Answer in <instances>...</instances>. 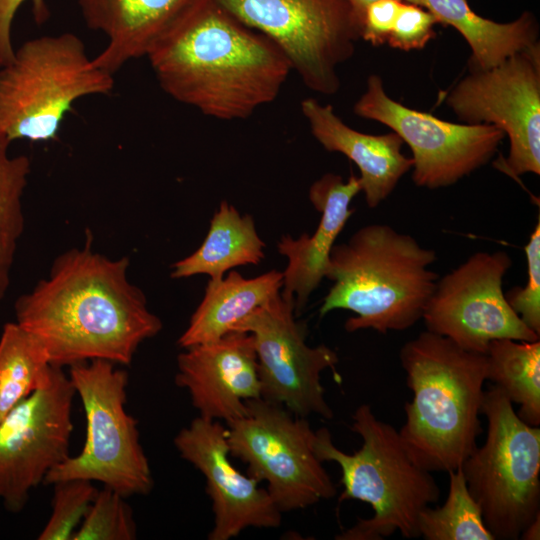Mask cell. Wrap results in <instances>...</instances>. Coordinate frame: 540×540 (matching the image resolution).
I'll list each match as a JSON object with an SVG mask.
<instances>
[{
	"label": "cell",
	"mask_w": 540,
	"mask_h": 540,
	"mask_svg": "<svg viewBox=\"0 0 540 540\" xmlns=\"http://www.w3.org/2000/svg\"><path fill=\"white\" fill-rule=\"evenodd\" d=\"M354 113L395 132L412 152L413 182L428 189L455 184L495 155L505 137L490 124H456L390 98L378 75H370Z\"/></svg>",
	"instance_id": "13"
},
{
	"label": "cell",
	"mask_w": 540,
	"mask_h": 540,
	"mask_svg": "<svg viewBox=\"0 0 540 540\" xmlns=\"http://www.w3.org/2000/svg\"><path fill=\"white\" fill-rule=\"evenodd\" d=\"M271 39L314 92L340 88L337 68L355 52L362 23L348 0H215Z\"/></svg>",
	"instance_id": "10"
},
{
	"label": "cell",
	"mask_w": 540,
	"mask_h": 540,
	"mask_svg": "<svg viewBox=\"0 0 540 540\" xmlns=\"http://www.w3.org/2000/svg\"><path fill=\"white\" fill-rule=\"evenodd\" d=\"M363 25L364 13L369 4L376 0H348Z\"/></svg>",
	"instance_id": "35"
},
{
	"label": "cell",
	"mask_w": 540,
	"mask_h": 540,
	"mask_svg": "<svg viewBox=\"0 0 540 540\" xmlns=\"http://www.w3.org/2000/svg\"><path fill=\"white\" fill-rule=\"evenodd\" d=\"M436 23L429 11L403 1L387 43L404 51L421 49L435 36Z\"/></svg>",
	"instance_id": "31"
},
{
	"label": "cell",
	"mask_w": 540,
	"mask_h": 540,
	"mask_svg": "<svg viewBox=\"0 0 540 540\" xmlns=\"http://www.w3.org/2000/svg\"><path fill=\"white\" fill-rule=\"evenodd\" d=\"M487 380L519 406L517 415L540 425V340L496 339L486 352Z\"/></svg>",
	"instance_id": "24"
},
{
	"label": "cell",
	"mask_w": 540,
	"mask_h": 540,
	"mask_svg": "<svg viewBox=\"0 0 540 540\" xmlns=\"http://www.w3.org/2000/svg\"><path fill=\"white\" fill-rule=\"evenodd\" d=\"M232 331L251 334L257 357L261 398L296 416L331 419L322 372H336L337 353L306 343V327L295 319V302L281 292L236 323Z\"/></svg>",
	"instance_id": "12"
},
{
	"label": "cell",
	"mask_w": 540,
	"mask_h": 540,
	"mask_svg": "<svg viewBox=\"0 0 540 540\" xmlns=\"http://www.w3.org/2000/svg\"><path fill=\"white\" fill-rule=\"evenodd\" d=\"M174 445L205 478L214 514L209 540H229L251 527L281 525L282 512L266 488L231 463L227 427L220 421L196 417L177 433Z\"/></svg>",
	"instance_id": "16"
},
{
	"label": "cell",
	"mask_w": 540,
	"mask_h": 540,
	"mask_svg": "<svg viewBox=\"0 0 540 540\" xmlns=\"http://www.w3.org/2000/svg\"><path fill=\"white\" fill-rule=\"evenodd\" d=\"M399 358L413 394L398 431L405 449L429 472L460 468L483 432L486 355L426 330L402 346Z\"/></svg>",
	"instance_id": "3"
},
{
	"label": "cell",
	"mask_w": 540,
	"mask_h": 540,
	"mask_svg": "<svg viewBox=\"0 0 540 540\" xmlns=\"http://www.w3.org/2000/svg\"><path fill=\"white\" fill-rule=\"evenodd\" d=\"M315 431L306 418L263 398L246 401V413L227 424L230 455L264 481L281 512L333 498L337 490L314 450Z\"/></svg>",
	"instance_id": "9"
},
{
	"label": "cell",
	"mask_w": 540,
	"mask_h": 540,
	"mask_svg": "<svg viewBox=\"0 0 540 540\" xmlns=\"http://www.w3.org/2000/svg\"><path fill=\"white\" fill-rule=\"evenodd\" d=\"M195 0H78L89 29L107 39L93 58L114 75L131 60L146 57L157 40Z\"/></svg>",
	"instance_id": "20"
},
{
	"label": "cell",
	"mask_w": 540,
	"mask_h": 540,
	"mask_svg": "<svg viewBox=\"0 0 540 540\" xmlns=\"http://www.w3.org/2000/svg\"><path fill=\"white\" fill-rule=\"evenodd\" d=\"M449 491L442 506L423 509L419 536L425 540H495L470 494L460 468L449 471Z\"/></svg>",
	"instance_id": "27"
},
{
	"label": "cell",
	"mask_w": 540,
	"mask_h": 540,
	"mask_svg": "<svg viewBox=\"0 0 540 540\" xmlns=\"http://www.w3.org/2000/svg\"><path fill=\"white\" fill-rule=\"evenodd\" d=\"M175 382L187 390L199 416L226 424L242 417L246 401L261 398L251 334L231 331L184 349L177 357Z\"/></svg>",
	"instance_id": "17"
},
{
	"label": "cell",
	"mask_w": 540,
	"mask_h": 540,
	"mask_svg": "<svg viewBox=\"0 0 540 540\" xmlns=\"http://www.w3.org/2000/svg\"><path fill=\"white\" fill-rule=\"evenodd\" d=\"M301 111L314 138L330 152H339L359 169L361 192L368 207L375 208L395 189L413 167L402 153L403 140L395 133L370 135L346 125L330 104L314 98L301 101Z\"/></svg>",
	"instance_id": "19"
},
{
	"label": "cell",
	"mask_w": 540,
	"mask_h": 540,
	"mask_svg": "<svg viewBox=\"0 0 540 540\" xmlns=\"http://www.w3.org/2000/svg\"><path fill=\"white\" fill-rule=\"evenodd\" d=\"M436 253L386 224L359 228L335 244L326 277L333 282L319 309L351 311L345 330L403 331L422 319L438 276L430 269Z\"/></svg>",
	"instance_id": "4"
},
{
	"label": "cell",
	"mask_w": 540,
	"mask_h": 540,
	"mask_svg": "<svg viewBox=\"0 0 540 540\" xmlns=\"http://www.w3.org/2000/svg\"><path fill=\"white\" fill-rule=\"evenodd\" d=\"M523 540H539L540 539V515L532 520L520 535Z\"/></svg>",
	"instance_id": "34"
},
{
	"label": "cell",
	"mask_w": 540,
	"mask_h": 540,
	"mask_svg": "<svg viewBox=\"0 0 540 540\" xmlns=\"http://www.w3.org/2000/svg\"><path fill=\"white\" fill-rule=\"evenodd\" d=\"M55 366L43 345L18 323H6L0 335V421L44 385Z\"/></svg>",
	"instance_id": "25"
},
{
	"label": "cell",
	"mask_w": 540,
	"mask_h": 540,
	"mask_svg": "<svg viewBox=\"0 0 540 540\" xmlns=\"http://www.w3.org/2000/svg\"><path fill=\"white\" fill-rule=\"evenodd\" d=\"M527 281L524 287H513L505 298L521 321L540 335V219L524 247Z\"/></svg>",
	"instance_id": "30"
},
{
	"label": "cell",
	"mask_w": 540,
	"mask_h": 540,
	"mask_svg": "<svg viewBox=\"0 0 540 540\" xmlns=\"http://www.w3.org/2000/svg\"><path fill=\"white\" fill-rule=\"evenodd\" d=\"M68 377L85 412V443L79 454L52 469L44 483L83 479L100 482L125 498L148 494L152 471L137 421L125 408L126 371L96 359L70 366Z\"/></svg>",
	"instance_id": "8"
},
{
	"label": "cell",
	"mask_w": 540,
	"mask_h": 540,
	"mask_svg": "<svg viewBox=\"0 0 540 540\" xmlns=\"http://www.w3.org/2000/svg\"><path fill=\"white\" fill-rule=\"evenodd\" d=\"M52 485L51 514L38 540H72L99 490L93 482L83 479L60 481Z\"/></svg>",
	"instance_id": "29"
},
{
	"label": "cell",
	"mask_w": 540,
	"mask_h": 540,
	"mask_svg": "<svg viewBox=\"0 0 540 540\" xmlns=\"http://www.w3.org/2000/svg\"><path fill=\"white\" fill-rule=\"evenodd\" d=\"M446 102L465 124L494 125L508 137V156L497 169L516 180L540 174L539 42L493 68L471 69Z\"/></svg>",
	"instance_id": "11"
},
{
	"label": "cell",
	"mask_w": 540,
	"mask_h": 540,
	"mask_svg": "<svg viewBox=\"0 0 540 540\" xmlns=\"http://www.w3.org/2000/svg\"><path fill=\"white\" fill-rule=\"evenodd\" d=\"M352 420L351 431L362 439L361 448L353 454L336 447L327 428L315 431L317 457L341 469L344 489L339 502L359 500L373 509L372 517L359 519L335 539L383 540L397 531L404 538L420 537L419 514L440 497L431 472L413 461L398 431L379 420L370 405L357 407Z\"/></svg>",
	"instance_id": "5"
},
{
	"label": "cell",
	"mask_w": 540,
	"mask_h": 540,
	"mask_svg": "<svg viewBox=\"0 0 540 540\" xmlns=\"http://www.w3.org/2000/svg\"><path fill=\"white\" fill-rule=\"evenodd\" d=\"M146 57L165 93L225 121L273 102L292 71L271 39L215 0H195Z\"/></svg>",
	"instance_id": "2"
},
{
	"label": "cell",
	"mask_w": 540,
	"mask_h": 540,
	"mask_svg": "<svg viewBox=\"0 0 540 540\" xmlns=\"http://www.w3.org/2000/svg\"><path fill=\"white\" fill-rule=\"evenodd\" d=\"M91 240L59 255L49 275L15 303V322L43 345L55 367L96 359L129 365L162 329L128 279V258L100 254Z\"/></svg>",
	"instance_id": "1"
},
{
	"label": "cell",
	"mask_w": 540,
	"mask_h": 540,
	"mask_svg": "<svg viewBox=\"0 0 540 540\" xmlns=\"http://www.w3.org/2000/svg\"><path fill=\"white\" fill-rule=\"evenodd\" d=\"M75 391L63 368L0 421V501L12 513L69 456Z\"/></svg>",
	"instance_id": "14"
},
{
	"label": "cell",
	"mask_w": 540,
	"mask_h": 540,
	"mask_svg": "<svg viewBox=\"0 0 540 540\" xmlns=\"http://www.w3.org/2000/svg\"><path fill=\"white\" fill-rule=\"evenodd\" d=\"M265 243L253 218L241 215L227 201H222L210 221L208 233L200 247L172 265L171 277L187 278L206 274L220 279L238 266L257 265L264 258Z\"/></svg>",
	"instance_id": "23"
},
{
	"label": "cell",
	"mask_w": 540,
	"mask_h": 540,
	"mask_svg": "<svg viewBox=\"0 0 540 540\" xmlns=\"http://www.w3.org/2000/svg\"><path fill=\"white\" fill-rule=\"evenodd\" d=\"M114 84L76 34L27 40L0 68V132L10 142L54 140L75 101L107 95Z\"/></svg>",
	"instance_id": "6"
},
{
	"label": "cell",
	"mask_w": 540,
	"mask_h": 540,
	"mask_svg": "<svg viewBox=\"0 0 540 540\" xmlns=\"http://www.w3.org/2000/svg\"><path fill=\"white\" fill-rule=\"evenodd\" d=\"M283 285V272L271 270L254 278H245L237 271L226 277L210 279L204 296L190 317L188 326L178 339L186 349L218 340L256 308L265 304Z\"/></svg>",
	"instance_id": "21"
},
{
	"label": "cell",
	"mask_w": 540,
	"mask_h": 540,
	"mask_svg": "<svg viewBox=\"0 0 540 540\" xmlns=\"http://www.w3.org/2000/svg\"><path fill=\"white\" fill-rule=\"evenodd\" d=\"M361 192L359 178L351 173L347 180L334 173L324 174L309 188V200L321 213L312 235L294 239L284 235L277 243L279 254L287 258L281 294L295 302V312L306 305L309 296L326 277L335 241L353 214L350 204Z\"/></svg>",
	"instance_id": "18"
},
{
	"label": "cell",
	"mask_w": 540,
	"mask_h": 540,
	"mask_svg": "<svg viewBox=\"0 0 540 540\" xmlns=\"http://www.w3.org/2000/svg\"><path fill=\"white\" fill-rule=\"evenodd\" d=\"M8 138L0 132V301L10 285L16 251L24 231L23 196L31 162L12 155Z\"/></svg>",
	"instance_id": "26"
},
{
	"label": "cell",
	"mask_w": 540,
	"mask_h": 540,
	"mask_svg": "<svg viewBox=\"0 0 540 540\" xmlns=\"http://www.w3.org/2000/svg\"><path fill=\"white\" fill-rule=\"evenodd\" d=\"M511 266L506 252L481 251L438 278L422 316L426 329L479 354L496 339L539 340L505 298L503 280Z\"/></svg>",
	"instance_id": "15"
},
{
	"label": "cell",
	"mask_w": 540,
	"mask_h": 540,
	"mask_svg": "<svg viewBox=\"0 0 540 540\" xmlns=\"http://www.w3.org/2000/svg\"><path fill=\"white\" fill-rule=\"evenodd\" d=\"M402 0H376L365 10L361 38L374 46L387 43Z\"/></svg>",
	"instance_id": "32"
},
{
	"label": "cell",
	"mask_w": 540,
	"mask_h": 540,
	"mask_svg": "<svg viewBox=\"0 0 540 540\" xmlns=\"http://www.w3.org/2000/svg\"><path fill=\"white\" fill-rule=\"evenodd\" d=\"M429 11L437 23L455 28L471 49V69L486 70L538 43L539 27L530 12L509 23L477 15L466 0H402Z\"/></svg>",
	"instance_id": "22"
},
{
	"label": "cell",
	"mask_w": 540,
	"mask_h": 540,
	"mask_svg": "<svg viewBox=\"0 0 540 540\" xmlns=\"http://www.w3.org/2000/svg\"><path fill=\"white\" fill-rule=\"evenodd\" d=\"M497 386L484 391L486 438L460 469L497 540H517L540 515V428L525 423Z\"/></svg>",
	"instance_id": "7"
},
{
	"label": "cell",
	"mask_w": 540,
	"mask_h": 540,
	"mask_svg": "<svg viewBox=\"0 0 540 540\" xmlns=\"http://www.w3.org/2000/svg\"><path fill=\"white\" fill-rule=\"evenodd\" d=\"M26 0H0V68L8 64L14 56L12 24L19 7ZM34 20L42 24L50 16L46 0H30Z\"/></svg>",
	"instance_id": "33"
},
{
	"label": "cell",
	"mask_w": 540,
	"mask_h": 540,
	"mask_svg": "<svg viewBox=\"0 0 540 540\" xmlns=\"http://www.w3.org/2000/svg\"><path fill=\"white\" fill-rule=\"evenodd\" d=\"M125 497L103 487L72 540H134L137 529Z\"/></svg>",
	"instance_id": "28"
}]
</instances>
